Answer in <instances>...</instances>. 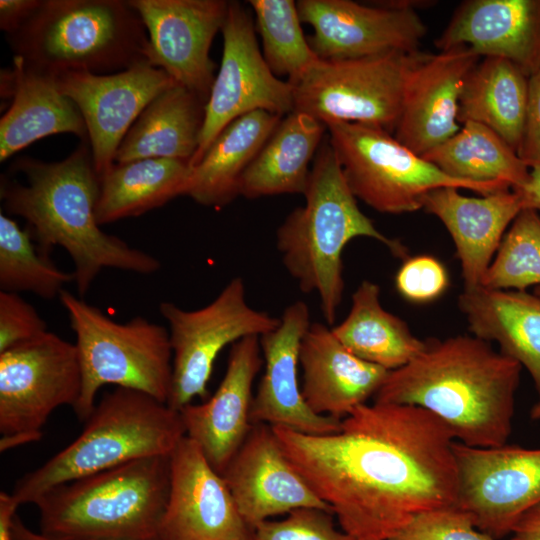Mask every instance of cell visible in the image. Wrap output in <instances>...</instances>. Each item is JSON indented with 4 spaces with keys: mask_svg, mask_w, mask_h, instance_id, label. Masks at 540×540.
Returning a JSON list of instances; mask_svg holds the SVG:
<instances>
[{
    "mask_svg": "<svg viewBox=\"0 0 540 540\" xmlns=\"http://www.w3.org/2000/svg\"><path fill=\"white\" fill-rule=\"evenodd\" d=\"M272 429L291 464L355 540H390L417 515L455 504V439L423 408L366 403L325 435Z\"/></svg>",
    "mask_w": 540,
    "mask_h": 540,
    "instance_id": "1",
    "label": "cell"
},
{
    "mask_svg": "<svg viewBox=\"0 0 540 540\" xmlns=\"http://www.w3.org/2000/svg\"><path fill=\"white\" fill-rule=\"evenodd\" d=\"M11 170L25 181L1 176V211L26 221L25 228L41 253L49 256L55 246L66 250L74 265L79 297H84L103 269L145 275L160 269L157 258L100 228L96 219L100 177L89 141H81L57 162L17 158Z\"/></svg>",
    "mask_w": 540,
    "mask_h": 540,
    "instance_id": "2",
    "label": "cell"
},
{
    "mask_svg": "<svg viewBox=\"0 0 540 540\" xmlns=\"http://www.w3.org/2000/svg\"><path fill=\"white\" fill-rule=\"evenodd\" d=\"M521 370L475 336L428 340L417 357L389 371L373 399L429 411L466 446L497 447L512 432Z\"/></svg>",
    "mask_w": 540,
    "mask_h": 540,
    "instance_id": "3",
    "label": "cell"
},
{
    "mask_svg": "<svg viewBox=\"0 0 540 540\" xmlns=\"http://www.w3.org/2000/svg\"><path fill=\"white\" fill-rule=\"evenodd\" d=\"M305 204L292 210L276 230L281 261L305 294L316 293L326 324L333 325L344 293L342 254L354 238L381 242L396 256L405 247L380 232L359 208L329 141L313 161Z\"/></svg>",
    "mask_w": 540,
    "mask_h": 540,
    "instance_id": "4",
    "label": "cell"
},
{
    "mask_svg": "<svg viewBox=\"0 0 540 540\" xmlns=\"http://www.w3.org/2000/svg\"><path fill=\"white\" fill-rule=\"evenodd\" d=\"M6 38L26 67L53 77L111 74L147 61V32L129 0H41Z\"/></svg>",
    "mask_w": 540,
    "mask_h": 540,
    "instance_id": "5",
    "label": "cell"
},
{
    "mask_svg": "<svg viewBox=\"0 0 540 540\" xmlns=\"http://www.w3.org/2000/svg\"><path fill=\"white\" fill-rule=\"evenodd\" d=\"M169 486L170 455L61 484L35 502L40 533L61 540H157Z\"/></svg>",
    "mask_w": 540,
    "mask_h": 540,
    "instance_id": "6",
    "label": "cell"
},
{
    "mask_svg": "<svg viewBox=\"0 0 540 540\" xmlns=\"http://www.w3.org/2000/svg\"><path fill=\"white\" fill-rule=\"evenodd\" d=\"M184 436L179 411L146 393L116 387L95 405L82 433L22 476L11 495L19 506L35 504L61 484L134 460L170 455Z\"/></svg>",
    "mask_w": 540,
    "mask_h": 540,
    "instance_id": "7",
    "label": "cell"
},
{
    "mask_svg": "<svg viewBox=\"0 0 540 540\" xmlns=\"http://www.w3.org/2000/svg\"><path fill=\"white\" fill-rule=\"evenodd\" d=\"M58 298L76 337L82 387L73 409L79 419L90 417L98 390L107 384L168 403L173 353L167 328L142 316L116 322L66 289Z\"/></svg>",
    "mask_w": 540,
    "mask_h": 540,
    "instance_id": "8",
    "label": "cell"
},
{
    "mask_svg": "<svg viewBox=\"0 0 540 540\" xmlns=\"http://www.w3.org/2000/svg\"><path fill=\"white\" fill-rule=\"evenodd\" d=\"M325 127L351 192L380 213L422 209V197L440 187L469 189L480 195L512 188L504 182L452 178L378 127L343 121H330Z\"/></svg>",
    "mask_w": 540,
    "mask_h": 540,
    "instance_id": "9",
    "label": "cell"
},
{
    "mask_svg": "<svg viewBox=\"0 0 540 540\" xmlns=\"http://www.w3.org/2000/svg\"><path fill=\"white\" fill-rule=\"evenodd\" d=\"M432 53L421 50L343 60L319 59L293 85V112L324 125L354 122L394 132L408 82Z\"/></svg>",
    "mask_w": 540,
    "mask_h": 540,
    "instance_id": "10",
    "label": "cell"
},
{
    "mask_svg": "<svg viewBox=\"0 0 540 540\" xmlns=\"http://www.w3.org/2000/svg\"><path fill=\"white\" fill-rule=\"evenodd\" d=\"M77 349L52 332L0 353V451L37 441L50 414L79 400Z\"/></svg>",
    "mask_w": 540,
    "mask_h": 540,
    "instance_id": "11",
    "label": "cell"
},
{
    "mask_svg": "<svg viewBox=\"0 0 540 540\" xmlns=\"http://www.w3.org/2000/svg\"><path fill=\"white\" fill-rule=\"evenodd\" d=\"M159 311L167 321L173 353L167 404L176 411L195 397L207 399L215 360L227 345L250 336L260 337L280 324V317L249 305L241 277L232 278L204 307L185 310L163 301Z\"/></svg>",
    "mask_w": 540,
    "mask_h": 540,
    "instance_id": "12",
    "label": "cell"
},
{
    "mask_svg": "<svg viewBox=\"0 0 540 540\" xmlns=\"http://www.w3.org/2000/svg\"><path fill=\"white\" fill-rule=\"evenodd\" d=\"M223 53L208 100L198 148L190 161L199 163L217 136L237 118L257 110L279 116L293 112V86L280 80L260 51L252 14L229 1L221 29Z\"/></svg>",
    "mask_w": 540,
    "mask_h": 540,
    "instance_id": "13",
    "label": "cell"
},
{
    "mask_svg": "<svg viewBox=\"0 0 540 540\" xmlns=\"http://www.w3.org/2000/svg\"><path fill=\"white\" fill-rule=\"evenodd\" d=\"M458 471L454 506L495 540L510 535L519 518L540 503V448L453 444Z\"/></svg>",
    "mask_w": 540,
    "mask_h": 540,
    "instance_id": "14",
    "label": "cell"
},
{
    "mask_svg": "<svg viewBox=\"0 0 540 540\" xmlns=\"http://www.w3.org/2000/svg\"><path fill=\"white\" fill-rule=\"evenodd\" d=\"M61 93L79 109L95 170L101 178L115 164L116 152L144 109L177 83L148 61L111 74L70 71L55 76Z\"/></svg>",
    "mask_w": 540,
    "mask_h": 540,
    "instance_id": "15",
    "label": "cell"
},
{
    "mask_svg": "<svg viewBox=\"0 0 540 540\" xmlns=\"http://www.w3.org/2000/svg\"><path fill=\"white\" fill-rule=\"evenodd\" d=\"M148 37L147 61L207 102L216 64L209 56L229 1L129 0Z\"/></svg>",
    "mask_w": 540,
    "mask_h": 540,
    "instance_id": "16",
    "label": "cell"
},
{
    "mask_svg": "<svg viewBox=\"0 0 540 540\" xmlns=\"http://www.w3.org/2000/svg\"><path fill=\"white\" fill-rule=\"evenodd\" d=\"M297 7L301 21L314 30L309 45L323 60L416 51L427 33L413 8L350 0H299Z\"/></svg>",
    "mask_w": 540,
    "mask_h": 540,
    "instance_id": "17",
    "label": "cell"
},
{
    "mask_svg": "<svg viewBox=\"0 0 540 540\" xmlns=\"http://www.w3.org/2000/svg\"><path fill=\"white\" fill-rule=\"evenodd\" d=\"M248 528L223 478L184 436L170 454V486L157 540H245Z\"/></svg>",
    "mask_w": 540,
    "mask_h": 540,
    "instance_id": "18",
    "label": "cell"
},
{
    "mask_svg": "<svg viewBox=\"0 0 540 540\" xmlns=\"http://www.w3.org/2000/svg\"><path fill=\"white\" fill-rule=\"evenodd\" d=\"M222 476L251 531L272 516L298 508L332 512L294 468L266 424H253Z\"/></svg>",
    "mask_w": 540,
    "mask_h": 540,
    "instance_id": "19",
    "label": "cell"
},
{
    "mask_svg": "<svg viewBox=\"0 0 540 540\" xmlns=\"http://www.w3.org/2000/svg\"><path fill=\"white\" fill-rule=\"evenodd\" d=\"M310 325V310L298 300L284 309L278 327L259 337L264 372L251 404L252 424L281 426L309 435L339 430L341 420L314 413L299 386L300 344Z\"/></svg>",
    "mask_w": 540,
    "mask_h": 540,
    "instance_id": "20",
    "label": "cell"
},
{
    "mask_svg": "<svg viewBox=\"0 0 540 540\" xmlns=\"http://www.w3.org/2000/svg\"><path fill=\"white\" fill-rule=\"evenodd\" d=\"M261 354L258 336L234 343L226 372L215 393L203 403H190L179 411L186 436L199 446L221 475L253 426L250 420L252 386L264 363Z\"/></svg>",
    "mask_w": 540,
    "mask_h": 540,
    "instance_id": "21",
    "label": "cell"
},
{
    "mask_svg": "<svg viewBox=\"0 0 540 540\" xmlns=\"http://www.w3.org/2000/svg\"><path fill=\"white\" fill-rule=\"evenodd\" d=\"M480 57L467 45L431 54L410 77L394 137L423 156L454 136L462 89Z\"/></svg>",
    "mask_w": 540,
    "mask_h": 540,
    "instance_id": "22",
    "label": "cell"
},
{
    "mask_svg": "<svg viewBox=\"0 0 540 540\" xmlns=\"http://www.w3.org/2000/svg\"><path fill=\"white\" fill-rule=\"evenodd\" d=\"M467 45L500 57L528 77L540 70V0H467L435 40L440 51Z\"/></svg>",
    "mask_w": 540,
    "mask_h": 540,
    "instance_id": "23",
    "label": "cell"
},
{
    "mask_svg": "<svg viewBox=\"0 0 540 540\" xmlns=\"http://www.w3.org/2000/svg\"><path fill=\"white\" fill-rule=\"evenodd\" d=\"M422 208L435 215L451 235L460 260L464 289L482 285L505 231L524 209L513 188L481 197H467L455 187L426 193Z\"/></svg>",
    "mask_w": 540,
    "mask_h": 540,
    "instance_id": "24",
    "label": "cell"
},
{
    "mask_svg": "<svg viewBox=\"0 0 540 540\" xmlns=\"http://www.w3.org/2000/svg\"><path fill=\"white\" fill-rule=\"evenodd\" d=\"M301 392L310 409L343 419L374 397L389 371L355 356L323 323H311L300 344Z\"/></svg>",
    "mask_w": 540,
    "mask_h": 540,
    "instance_id": "25",
    "label": "cell"
},
{
    "mask_svg": "<svg viewBox=\"0 0 540 540\" xmlns=\"http://www.w3.org/2000/svg\"><path fill=\"white\" fill-rule=\"evenodd\" d=\"M1 97L12 99L0 119L1 162L54 134L70 133L88 141L79 109L61 93L55 77L26 67L18 57L1 70Z\"/></svg>",
    "mask_w": 540,
    "mask_h": 540,
    "instance_id": "26",
    "label": "cell"
},
{
    "mask_svg": "<svg viewBox=\"0 0 540 540\" xmlns=\"http://www.w3.org/2000/svg\"><path fill=\"white\" fill-rule=\"evenodd\" d=\"M458 306L475 337L496 342L529 372L540 397V295L479 286L464 289Z\"/></svg>",
    "mask_w": 540,
    "mask_h": 540,
    "instance_id": "27",
    "label": "cell"
},
{
    "mask_svg": "<svg viewBox=\"0 0 540 540\" xmlns=\"http://www.w3.org/2000/svg\"><path fill=\"white\" fill-rule=\"evenodd\" d=\"M282 116L257 110L231 122L191 167L185 195L220 209L239 196V182Z\"/></svg>",
    "mask_w": 540,
    "mask_h": 540,
    "instance_id": "28",
    "label": "cell"
},
{
    "mask_svg": "<svg viewBox=\"0 0 540 540\" xmlns=\"http://www.w3.org/2000/svg\"><path fill=\"white\" fill-rule=\"evenodd\" d=\"M325 130L323 123L305 113L287 114L244 171L239 196L304 195L311 173L309 164Z\"/></svg>",
    "mask_w": 540,
    "mask_h": 540,
    "instance_id": "29",
    "label": "cell"
},
{
    "mask_svg": "<svg viewBox=\"0 0 540 540\" xmlns=\"http://www.w3.org/2000/svg\"><path fill=\"white\" fill-rule=\"evenodd\" d=\"M205 104L179 84L165 90L144 109L125 135L115 163L167 158L190 164L199 145Z\"/></svg>",
    "mask_w": 540,
    "mask_h": 540,
    "instance_id": "30",
    "label": "cell"
},
{
    "mask_svg": "<svg viewBox=\"0 0 540 540\" xmlns=\"http://www.w3.org/2000/svg\"><path fill=\"white\" fill-rule=\"evenodd\" d=\"M529 77L500 57H484L468 74L458 122H477L497 133L516 153L524 131Z\"/></svg>",
    "mask_w": 540,
    "mask_h": 540,
    "instance_id": "31",
    "label": "cell"
},
{
    "mask_svg": "<svg viewBox=\"0 0 540 540\" xmlns=\"http://www.w3.org/2000/svg\"><path fill=\"white\" fill-rule=\"evenodd\" d=\"M331 330L355 356L388 371L406 365L427 346L402 319L382 307L380 288L369 280L359 284L348 315Z\"/></svg>",
    "mask_w": 540,
    "mask_h": 540,
    "instance_id": "32",
    "label": "cell"
},
{
    "mask_svg": "<svg viewBox=\"0 0 540 540\" xmlns=\"http://www.w3.org/2000/svg\"><path fill=\"white\" fill-rule=\"evenodd\" d=\"M191 173L189 162L146 158L115 163L100 178L96 205L99 225L140 216L185 195Z\"/></svg>",
    "mask_w": 540,
    "mask_h": 540,
    "instance_id": "33",
    "label": "cell"
},
{
    "mask_svg": "<svg viewBox=\"0 0 540 540\" xmlns=\"http://www.w3.org/2000/svg\"><path fill=\"white\" fill-rule=\"evenodd\" d=\"M452 178L470 182H504L513 189L530 180L529 166L493 130L465 122L450 139L422 156Z\"/></svg>",
    "mask_w": 540,
    "mask_h": 540,
    "instance_id": "34",
    "label": "cell"
},
{
    "mask_svg": "<svg viewBox=\"0 0 540 540\" xmlns=\"http://www.w3.org/2000/svg\"><path fill=\"white\" fill-rule=\"evenodd\" d=\"M73 273L59 269L40 252L30 232L3 211L0 213V289L31 292L43 299L59 297Z\"/></svg>",
    "mask_w": 540,
    "mask_h": 540,
    "instance_id": "35",
    "label": "cell"
},
{
    "mask_svg": "<svg viewBox=\"0 0 540 540\" xmlns=\"http://www.w3.org/2000/svg\"><path fill=\"white\" fill-rule=\"evenodd\" d=\"M249 5L267 65L276 76L285 75L295 85L320 59L303 33L297 2L250 0Z\"/></svg>",
    "mask_w": 540,
    "mask_h": 540,
    "instance_id": "36",
    "label": "cell"
},
{
    "mask_svg": "<svg viewBox=\"0 0 540 540\" xmlns=\"http://www.w3.org/2000/svg\"><path fill=\"white\" fill-rule=\"evenodd\" d=\"M534 285H540V214L525 208L505 233L481 286L526 291Z\"/></svg>",
    "mask_w": 540,
    "mask_h": 540,
    "instance_id": "37",
    "label": "cell"
},
{
    "mask_svg": "<svg viewBox=\"0 0 540 540\" xmlns=\"http://www.w3.org/2000/svg\"><path fill=\"white\" fill-rule=\"evenodd\" d=\"M332 512L303 507L279 521L266 520L252 530L254 540H355L336 528Z\"/></svg>",
    "mask_w": 540,
    "mask_h": 540,
    "instance_id": "38",
    "label": "cell"
},
{
    "mask_svg": "<svg viewBox=\"0 0 540 540\" xmlns=\"http://www.w3.org/2000/svg\"><path fill=\"white\" fill-rule=\"evenodd\" d=\"M390 540H495L479 531L466 513L450 506L414 517Z\"/></svg>",
    "mask_w": 540,
    "mask_h": 540,
    "instance_id": "39",
    "label": "cell"
},
{
    "mask_svg": "<svg viewBox=\"0 0 540 540\" xmlns=\"http://www.w3.org/2000/svg\"><path fill=\"white\" fill-rule=\"evenodd\" d=\"M47 332L37 310L19 293L0 291V353Z\"/></svg>",
    "mask_w": 540,
    "mask_h": 540,
    "instance_id": "40",
    "label": "cell"
},
{
    "mask_svg": "<svg viewBox=\"0 0 540 540\" xmlns=\"http://www.w3.org/2000/svg\"><path fill=\"white\" fill-rule=\"evenodd\" d=\"M398 292L414 302H427L441 295L448 286L443 265L431 256L407 259L400 267L396 279Z\"/></svg>",
    "mask_w": 540,
    "mask_h": 540,
    "instance_id": "41",
    "label": "cell"
},
{
    "mask_svg": "<svg viewBox=\"0 0 540 540\" xmlns=\"http://www.w3.org/2000/svg\"><path fill=\"white\" fill-rule=\"evenodd\" d=\"M517 154L529 168L540 165V70L529 77L524 131Z\"/></svg>",
    "mask_w": 540,
    "mask_h": 540,
    "instance_id": "42",
    "label": "cell"
},
{
    "mask_svg": "<svg viewBox=\"0 0 540 540\" xmlns=\"http://www.w3.org/2000/svg\"><path fill=\"white\" fill-rule=\"evenodd\" d=\"M41 0H1L0 29L9 35L19 29L34 13Z\"/></svg>",
    "mask_w": 540,
    "mask_h": 540,
    "instance_id": "43",
    "label": "cell"
},
{
    "mask_svg": "<svg viewBox=\"0 0 540 540\" xmlns=\"http://www.w3.org/2000/svg\"><path fill=\"white\" fill-rule=\"evenodd\" d=\"M510 535L509 540H540V503L519 518Z\"/></svg>",
    "mask_w": 540,
    "mask_h": 540,
    "instance_id": "44",
    "label": "cell"
},
{
    "mask_svg": "<svg viewBox=\"0 0 540 540\" xmlns=\"http://www.w3.org/2000/svg\"><path fill=\"white\" fill-rule=\"evenodd\" d=\"M516 190L522 199L523 207L540 211V165L530 167V180L522 189Z\"/></svg>",
    "mask_w": 540,
    "mask_h": 540,
    "instance_id": "45",
    "label": "cell"
},
{
    "mask_svg": "<svg viewBox=\"0 0 540 540\" xmlns=\"http://www.w3.org/2000/svg\"><path fill=\"white\" fill-rule=\"evenodd\" d=\"M18 507L11 493H0V540H10L11 522Z\"/></svg>",
    "mask_w": 540,
    "mask_h": 540,
    "instance_id": "46",
    "label": "cell"
},
{
    "mask_svg": "<svg viewBox=\"0 0 540 540\" xmlns=\"http://www.w3.org/2000/svg\"><path fill=\"white\" fill-rule=\"evenodd\" d=\"M10 540H61L46 536L42 533H35L25 526L21 519L15 514L10 527Z\"/></svg>",
    "mask_w": 540,
    "mask_h": 540,
    "instance_id": "47",
    "label": "cell"
},
{
    "mask_svg": "<svg viewBox=\"0 0 540 540\" xmlns=\"http://www.w3.org/2000/svg\"><path fill=\"white\" fill-rule=\"evenodd\" d=\"M530 417L534 420H540V399L539 401L532 407L530 411Z\"/></svg>",
    "mask_w": 540,
    "mask_h": 540,
    "instance_id": "48",
    "label": "cell"
},
{
    "mask_svg": "<svg viewBox=\"0 0 540 540\" xmlns=\"http://www.w3.org/2000/svg\"><path fill=\"white\" fill-rule=\"evenodd\" d=\"M535 293H536L537 295H540V286L535 290Z\"/></svg>",
    "mask_w": 540,
    "mask_h": 540,
    "instance_id": "49",
    "label": "cell"
},
{
    "mask_svg": "<svg viewBox=\"0 0 540 540\" xmlns=\"http://www.w3.org/2000/svg\"><path fill=\"white\" fill-rule=\"evenodd\" d=\"M245 540H254V538H253V536H252V534H251V536H250V537H248V538H247V539H245Z\"/></svg>",
    "mask_w": 540,
    "mask_h": 540,
    "instance_id": "50",
    "label": "cell"
}]
</instances>
